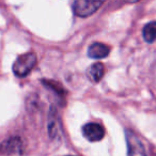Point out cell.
I'll return each mask as SVG.
<instances>
[{
    "mask_svg": "<svg viewBox=\"0 0 156 156\" xmlns=\"http://www.w3.org/2000/svg\"><path fill=\"white\" fill-rule=\"evenodd\" d=\"M37 64V56L33 52H28L20 56L13 64V73L18 77L27 76Z\"/></svg>",
    "mask_w": 156,
    "mask_h": 156,
    "instance_id": "obj_1",
    "label": "cell"
},
{
    "mask_svg": "<svg viewBox=\"0 0 156 156\" xmlns=\"http://www.w3.org/2000/svg\"><path fill=\"white\" fill-rule=\"evenodd\" d=\"M106 0H74V14L78 17H88L95 13Z\"/></svg>",
    "mask_w": 156,
    "mask_h": 156,
    "instance_id": "obj_2",
    "label": "cell"
},
{
    "mask_svg": "<svg viewBox=\"0 0 156 156\" xmlns=\"http://www.w3.org/2000/svg\"><path fill=\"white\" fill-rule=\"evenodd\" d=\"M125 138L126 144H127L128 156H147L142 142L133 130L126 129Z\"/></svg>",
    "mask_w": 156,
    "mask_h": 156,
    "instance_id": "obj_3",
    "label": "cell"
},
{
    "mask_svg": "<svg viewBox=\"0 0 156 156\" xmlns=\"http://www.w3.org/2000/svg\"><path fill=\"white\" fill-rule=\"evenodd\" d=\"M83 134L87 140L95 142L104 138L105 129L98 123H88L83 127Z\"/></svg>",
    "mask_w": 156,
    "mask_h": 156,
    "instance_id": "obj_4",
    "label": "cell"
},
{
    "mask_svg": "<svg viewBox=\"0 0 156 156\" xmlns=\"http://www.w3.org/2000/svg\"><path fill=\"white\" fill-rule=\"evenodd\" d=\"M23 142L18 137H12L0 143V154L10 155V154L20 153L22 151Z\"/></svg>",
    "mask_w": 156,
    "mask_h": 156,
    "instance_id": "obj_5",
    "label": "cell"
},
{
    "mask_svg": "<svg viewBox=\"0 0 156 156\" xmlns=\"http://www.w3.org/2000/svg\"><path fill=\"white\" fill-rule=\"evenodd\" d=\"M110 52V48L102 43H93L88 49V56L92 59L106 58Z\"/></svg>",
    "mask_w": 156,
    "mask_h": 156,
    "instance_id": "obj_6",
    "label": "cell"
},
{
    "mask_svg": "<svg viewBox=\"0 0 156 156\" xmlns=\"http://www.w3.org/2000/svg\"><path fill=\"white\" fill-rule=\"evenodd\" d=\"M105 74V67L102 63L98 62L92 64L88 69V76H89L90 80L94 83H98L101 81V79L103 78Z\"/></svg>",
    "mask_w": 156,
    "mask_h": 156,
    "instance_id": "obj_7",
    "label": "cell"
},
{
    "mask_svg": "<svg viewBox=\"0 0 156 156\" xmlns=\"http://www.w3.org/2000/svg\"><path fill=\"white\" fill-rule=\"evenodd\" d=\"M143 39L147 43H153L156 40V22H151L144 26L142 30Z\"/></svg>",
    "mask_w": 156,
    "mask_h": 156,
    "instance_id": "obj_8",
    "label": "cell"
},
{
    "mask_svg": "<svg viewBox=\"0 0 156 156\" xmlns=\"http://www.w3.org/2000/svg\"><path fill=\"white\" fill-rule=\"evenodd\" d=\"M48 127H49V134L51 137H56L57 133H58V118L56 115V112L51 111V115L49 117V124H48Z\"/></svg>",
    "mask_w": 156,
    "mask_h": 156,
    "instance_id": "obj_9",
    "label": "cell"
},
{
    "mask_svg": "<svg viewBox=\"0 0 156 156\" xmlns=\"http://www.w3.org/2000/svg\"><path fill=\"white\" fill-rule=\"evenodd\" d=\"M126 1L129 3H135V2H137V1H139V0H126Z\"/></svg>",
    "mask_w": 156,
    "mask_h": 156,
    "instance_id": "obj_10",
    "label": "cell"
}]
</instances>
